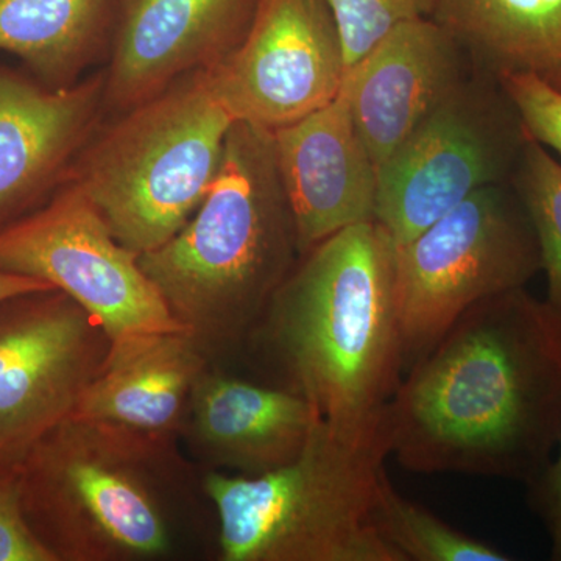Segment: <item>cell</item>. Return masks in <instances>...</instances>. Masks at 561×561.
Listing matches in <instances>:
<instances>
[{"mask_svg": "<svg viewBox=\"0 0 561 561\" xmlns=\"http://www.w3.org/2000/svg\"><path fill=\"white\" fill-rule=\"evenodd\" d=\"M390 457L419 474L529 485L561 431V313L526 287L461 313L386 405Z\"/></svg>", "mask_w": 561, "mask_h": 561, "instance_id": "1", "label": "cell"}, {"mask_svg": "<svg viewBox=\"0 0 561 561\" xmlns=\"http://www.w3.org/2000/svg\"><path fill=\"white\" fill-rule=\"evenodd\" d=\"M243 353L262 382L300 394L331 426L381 431L405 375L389 231L362 221L301 254Z\"/></svg>", "mask_w": 561, "mask_h": 561, "instance_id": "2", "label": "cell"}, {"mask_svg": "<svg viewBox=\"0 0 561 561\" xmlns=\"http://www.w3.org/2000/svg\"><path fill=\"white\" fill-rule=\"evenodd\" d=\"M298 257L273 133L234 122L201 206L138 261L173 319L216 364L243 353Z\"/></svg>", "mask_w": 561, "mask_h": 561, "instance_id": "3", "label": "cell"}, {"mask_svg": "<svg viewBox=\"0 0 561 561\" xmlns=\"http://www.w3.org/2000/svg\"><path fill=\"white\" fill-rule=\"evenodd\" d=\"M25 522L55 561L171 557L194 467L176 440L70 415L20 461Z\"/></svg>", "mask_w": 561, "mask_h": 561, "instance_id": "4", "label": "cell"}, {"mask_svg": "<svg viewBox=\"0 0 561 561\" xmlns=\"http://www.w3.org/2000/svg\"><path fill=\"white\" fill-rule=\"evenodd\" d=\"M390 457L386 431L319 420L300 456L261 476L206 471L224 561H401L375 524Z\"/></svg>", "mask_w": 561, "mask_h": 561, "instance_id": "5", "label": "cell"}, {"mask_svg": "<svg viewBox=\"0 0 561 561\" xmlns=\"http://www.w3.org/2000/svg\"><path fill=\"white\" fill-rule=\"evenodd\" d=\"M234 122L209 69L197 70L122 113L84 147L68 180L140 256L168 242L201 206Z\"/></svg>", "mask_w": 561, "mask_h": 561, "instance_id": "6", "label": "cell"}, {"mask_svg": "<svg viewBox=\"0 0 561 561\" xmlns=\"http://www.w3.org/2000/svg\"><path fill=\"white\" fill-rule=\"evenodd\" d=\"M542 271L540 243L511 181L470 195L397 245V298L405 371L461 313L522 289Z\"/></svg>", "mask_w": 561, "mask_h": 561, "instance_id": "7", "label": "cell"}, {"mask_svg": "<svg viewBox=\"0 0 561 561\" xmlns=\"http://www.w3.org/2000/svg\"><path fill=\"white\" fill-rule=\"evenodd\" d=\"M527 133L500 81L474 69L378 168L375 220L397 245L482 187L511 181Z\"/></svg>", "mask_w": 561, "mask_h": 561, "instance_id": "8", "label": "cell"}, {"mask_svg": "<svg viewBox=\"0 0 561 561\" xmlns=\"http://www.w3.org/2000/svg\"><path fill=\"white\" fill-rule=\"evenodd\" d=\"M138 257L114 238L70 180L46 205L0 230V271L46 280L65 291L102 324L111 343L186 331Z\"/></svg>", "mask_w": 561, "mask_h": 561, "instance_id": "9", "label": "cell"}, {"mask_svg": "<svg viewBox=\"0 0 561 561\" xmlns=\"http://www.w3.org/2000/svg\"><path fill=\"white\" fill-rule=\"evenodd\" d=\"M110 346L102 324L65 291L0 301V467L20 463L72 415Z\"/></svg>", "mask_w": 561, "mask_h": 561, "instance_id": "10", "label": "cell"}, {"mask_svg": "<svg viewBox=\"0 0 561 561\" xmlns=\"http://www.w3.org/2000/svg\"><path fill=\"white\" fill-rule=\"evenodd\" d=\"M208 69L236 122L276 131L337 99L345 57L324 0H257L241 44Z\"/></svg>", "mask_w": 561, "mask_h": 561, "instance_id": "11", "label": "cell"}, {"mask_svg": "<svg viewBox=\"0 0 561 561\" xmlns=\"http://www.w3.org/2000/svg\"><path fill=\"white\" fill-rule=\"evenodd\" d=\"M474 69L451 33L416 18L350 66L339 94L379 168Z\"/></svg>", "mask_w": 561, "mask_h": 561, "instance_id": "12", "label": "cell"}, {"mask_svg": "<svg viewBox=\"0 0 561 561\" xmlns=\"http://www.w3.org/2000/svg\"><path fill=\"white\" fill-rule=\"evenodd\" d=\"M257 0H127L105 103L122 114L197 70L219 65L241 44Z\"/></svg>", "mask_w": 561, "mask_h": 561, "instance_id": "13", "label": "cell"}, {"mask_svg": "<svg viewBox=\"0 0 561 561\" xmlns=\"http://www.w3.org/2000/svg\"><path fill=\"white\" fill-rule=\"evenodd\" d=\"M272 133L300 256L343 228L375 220L378 165L341 94Z\"/></svg>", "mask_w": 561, "mask_h": 561, "instance_id": "14", "label": "cell"}, {"mask_svg": "<svg viewBox=\"0 0 561 561\" xmlns=\"http://www.w3.org/2000/svg\"><path fill=\"white\" fill-rule=\"evenodd\" d=\"M103 101V76L47 90L0 69V230L66 183Z\"/></svg>", "mask_w": 561, "mask_h": 561, "instance_id": "15", "label": "cell"}, {"mask_svg": "<svg viewBox=\"0 0 561 561\" xmlns=\"http://www.w3.org/2000/svg\"><path fill=\"white\" fill-rule=\"evenodd\" d=\"M319 420L294 391L213 367L195 386L181 438L206 471L261 476L297 459Z\"/></svg>", "mask_w": 561, "mask_h": 561, "instance_id": "16", "label": "cell"}, {"mask_svg": "<svg viewBox=\"0 0 561 561\" xmlns=\"http://www.w3.org/2000/svg\"><path fill=\"white\" fill-rule=\"evenodd\" d=\"M208 368V356L187 331L111 343L72 415L179 442L192 393Z\"/></svg>", "mask_w": 561, "mask_h": 561, "instance_id": "17", "label": "cell"}, {"mask_svg": "<svg viewBox=\"0 0 561 561\" xmlns=\"http://www.w3.org/2000/svg\"><path fill=\"white\" fill-rule=\"evenodd\" d=\"M431 18L483 73H530L561 91V0H435Z\"/></svg>", "mask_w": 561, "mask_h": 561, "instance_id": "18", "label": "cell"}, {"mask_svg": "<svg viewBox=\"0 0 561 561\" xmlns=\"http://www.w3.org/2000/svg\"><path fill=\"white\" fill-rule=\"evenodd\" d=\"M108 0H0V50L55 88L69 87L95 54Z\"/></svg>", "mask_w": 561, "mask_h": 561, "instance_id": "19", "label": "cell"}, {"mask_svg": "<svg viewBox=\"0 0 561 561\" xmlns=\"http://www.w3.org/2000/svg\"><path fill=\"white\" fill-rule=\"evenodd\" d=\"M375 524L401 561H508L489 542L468 537L423 505L398 493L383 474L376 496Z\"/></svg>", "mask_w": 561, "mask_h": 561, "instance_id": "20", "label": "cell"}, {"mask_svg": "<svg viewBox=\"0 0 561 561\" xmlns=\"http://www.w3.org/2000/svg\"><path fill=\"white\" fill-rule=\"evenodd\" d=\"M511 184L540 243L542 272L548 279L546 300L561 313V162L527 135Z\"/></svg>", "mask_w": 561, "mask_h": 561, "instance_id": "21", "label": "cell"}, {"mask_svg": "<svg viewBox=\"0 0 561 561\" xmlns=\"http://www.w3.org/2000/svg\"><path fill=\"white\" fill-rule=\"evenodd\" d=\"M341 33L345 72L402 22L431 16L435 0H324Z\"/></svg>", "mask_w": 561, "mask_h": 561, "instance_id": "22", "label": "cell"}, {"mask_svg": "<svg viewBox=\"0 0 561 561\" xmlns=\"http://www.w3.org/2000/svg\"><path fill=\"white\" fill-rule=\"evenodd\" d=\"M497 81L527 135L561 154V91L530 73H505Z\"/></svg>", "mask_w": 561, "mask_h": 561, "instance_id": "23", "label": "cell"}, {"mask_svg": "<svg viewBox=\"0 0 561 561\" xmlns=\"http://www.w3.org/2000/svg\"><path fill=\"white\" fill-rule=\"evenodd\" d=\"M0 561H55L25 522L20 465L0 467Z\"/></svg>", "mask_w": 561, "mask_h": 561, "instance_id": "24", "label": "cell"}, {"mask_svg": "<svg viewBox=\"0 0 561 561\" xmlns=\"http://www.w3.org/2000/svg\"><path fill=\"white\" fill-rule=\"evenodd\" d=\"M527 502L551 541V559L561 561V431L548 467L526 486Z\"/></svg>", "mask_w": 561, "mask_h": 561, "instance_id": "25", "label": "cell"}, {"mask_svg": "<svg viewBox=\"0 0 561 561\" xmlns=\"http://www.w3.org/2000/svg\"><path fill=\"white\" fill-rule=\"evenodd\" d=\"M51 289H55V287L46 283V280L0 271V301L11 297H18V295Z\"/></svg>", "mask_w": 561, "mask_h": 561, "instance_id": "26", "label": "cell"}]
</instances>
